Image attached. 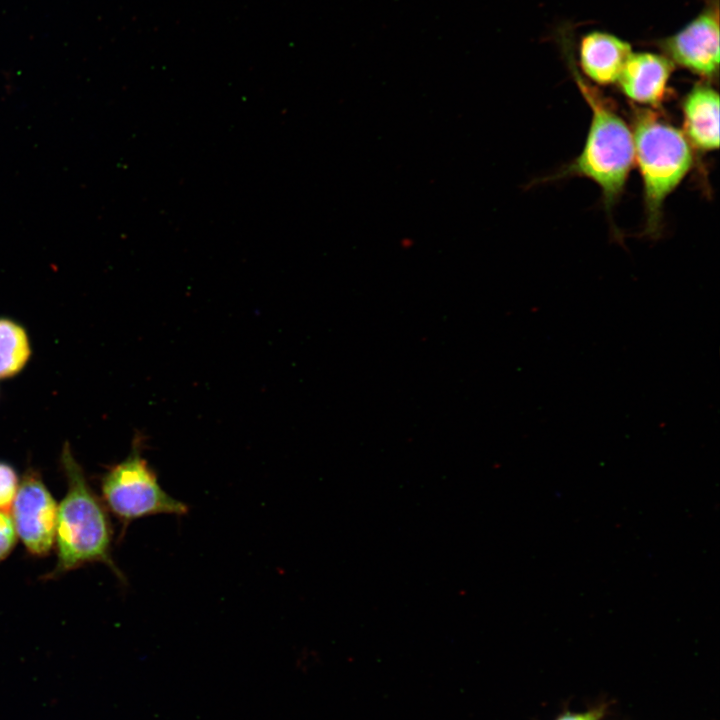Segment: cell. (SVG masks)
<instances>
[{
	"mask_svg": "<svg viewBox=\"0 0 720 720\" xmlns=\"http://www.w3.org/2000/svg\"><path fill=\"white\" fill-rule=\"evenodd\" d=\"M62 465L67 492L57 508V564L49 577L90 562L105 563L121 577L110 557L112 531L107 512L68 445L63 449Z\"/></svg>",
	"mask_w": 720,
	"mask_h": 720,
	"instance_id": "cell-1",
	"label": "cell"
},
{
	"mask_svg": "<svg viewBox=\"0 0 720 720\" xmlns=\"http://www.w3.org/2000/svg\"><path fill=\"white\" fill-rule=\"evenodd\" d=\"M578 87L592 117L581 154L559 176L579 175L594 181L606 205L622 193L634 159L633 136L607 100L577 75Z\"/></svg>",
	"mask_w": 720,
	"mask_h": 720,
	"instance_id": "cell-2",
	"label": "cell"
},
{
	"mask_svg": "<svg viewBox=\"0 0 720 720\" xmlns=\"http://www.w3.org/2000/svg\"><path fill=\"white\" fill-rule=\"evenodd\" d=\"M634 156L644 186L647 226L657 231L666 197L690 170L693 156L684 133L650 111H639L634 121Z\"/></svg>",
	"mask_w": 720,
	"mask_h": 720,
	"instance_id": "cell-3",
	"label": "cell"
},
{
	"mask_svg": "<svg viewBox=\"0 0 720 720\" xmlns=\"http://www.w3.org/2000/svg\"><path fill=\"white\" fill-rule=\"evenodd\" d=\"M103 500L120 520H132L158 514L182 516L188 506L169 495L136 444L128 457L113 466L101 482Z\"/></svg>",
	"mask_w": 720,
	"mask_h": 720,
	"instance_id": "cell-4",
	"label": "cell"
},
{
	"mask_svg": "<svg viewBox=\"0 0 720 720\" xmlns=\"http://www.w3.org/2000/svg\"><path fill=\"white\" fill-rule=\"evenodd\" d=\"M57 504L40 475L28 470L19 487L10 512L17 537L29 553L47 555L55 542Z\"/></svg>",
	"mask_w": 720,
	"mask_h": 720,
	"instance_id": "cell-5",
	"label": "cell"
},
{
	"mask_svg": "<svg viewBox=\"0 0 720 720\" xmlns=\"http://www.w3.org/2000/svg\"><path fill=\"white\" fill-rule=\"evenodd\" d=\"M661 48L673 64L702 77L717 75L719 68L718 5L713 4L674 35L662 40Z\"/></svg>",
	"mask_w": 720,
	"mask_h": 720,
	"instance_id": "cell-6",
	"label": "cell"
},
{
	"mask_svg": "<svg viewBox=\"0 0 720 720\" xmlns=\"http://www.w3.org/2000/svg\"><path fill=\"white\" fill-rule=\"evenodd\" d=\"M673 69L674 64L666 56L632 52L618 82L623 93L632 101L656 106L664 98Z\"/></svg>",
	"mask_w": 720,
	"mask_h": 720,
	"instance_id": "cell-7",
	"label": "cell"
},
{
	"mask_svg": "<svg viewBox=\"0 0 720 720\" xmlns=\"http://www.w3.org/2000/svg\"><path fill=\"white\" fill-rule=\"evenodd\" d=\"M631 54L632 50L628 42L604 32L585 35L579 49L584 73L602 85L618 81Z\"/></svg>",
	"mask_w": 720,
	"mask_h": 720,
	"instance_id": "cell-8",
	"label": "cell"
},
{
	"mask_svg": "<svg viewBox=\"0 0 720 720\" xmlns=\"http://www.w3.org/2000/svg\"><path fill=\"white\" fill-rule=\"evenodd\" d=\"M684 128L690 142L702 151L719 146V95L707 84H697L683 103Z\"/></svg>",
	"mask_w": 720,
	"mask_h": 720,
	"instance_id": "cell-9",
	"label": "cell"
},
{
	"mask_svg": "<svg viewBox=\"0 0 720 720\" xmlns=\"http://www.w3.org/2000/svg\"><path fill=\"white\" fill-rule=\"evenodd\" d=\"M30 356L24 329L13 321L0 319V378L18 373Z\"/></svg>",
	"mask_w": 720,
	"mask_h": 720,
	"instance_id": "cell-10",
	"label": "cell"
},
{
	"mask_svg": "<svg viewBox=\"0 0 720 720\" xmlns=\"http://www.w3.org/2000/svg\"><path fill=\"white\" fill-rule=\"evenodd\" d=\"M18 487L19 480L13 467L0 461V510L10 512Z\"/></svg>",
	"mask_w": 720,
	"mask_h": 720,
	"instance_id": "cell-11",
	"label": "cell"
},
{
	"mask_svg": "<svg viewBox=\"0 0 720 720\" xmlns=\"http://www.w3.org/2000/svg\"><path fill=\"white\" fill-rule=\"evenodd\" d=\"M16 539L17 534L10 512L0 510V561L13 550Z\"/></svg>",
	"mask_w": 720,
	"mask_h": 720,
	"instance_id": "cell-12",
	"label": "cell"
},
{
	"mask_svg": "<svg viewBox=\"0 0 720 720\" xmlns=\"http://www.w3.org/2000/svg\"><path fill=\"white\" fill-rule=\"evenodd\" d=\"M600 717L599 711H590L587 713H566L557 720H598Z\"/></svg>",
	"mask_w": 720,
	"mask_h": 720,
	"instance_id": "cell-13",
	"label": "cell"
}]
</instances>
